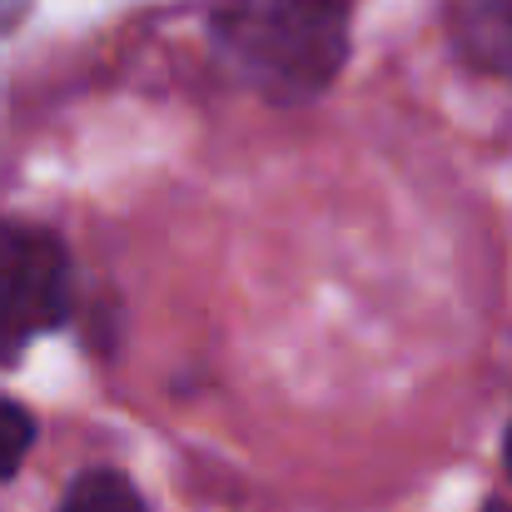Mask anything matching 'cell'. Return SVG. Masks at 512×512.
<instances>
[{"mask_svg": "<svg viewBox=\"0 0 512 512\" xmlns=\"http://www.w3.org/2000/svg\"><path fill=\"white\" fill-rule=\"evenodd\" d=\"M453 30L478 70L512 80V0H453Z\"/></svg>", "mask_w": 512, "mask_h": 512, "instance_id": "obj_3", "label": "cell"}, {"mask_svg": "<svg viewBox=\"0 0 512 512\" xmlns=\"http://www.w3.org/2000/svg\"><path fill=\"white\" fill-rule=\"evenodd\" d=\"M30 448H35V418L15 398L0 393V478H15Z\"/></svg>", "mask_w": 512, "mask_h": 512, "instance_id": "obj_5", "label": "cell"}, {"mask_svg": "<svg viewBox=\"0 0 512 512\" xmlns=\"http://www.w3.org/2000/svg\"><path fill=\"white\" fill-rule=\"evenodd\" d=\"M353 0H219L214 45L259 95L314 100L348 60Z\"/></svg>", "mask_w": 512, "mask_h": 512, "instance_id": "obj_1", "label": "cell"}, {"mask_svg": "<svg viewBox=\"0 0 512 512\" xmlns=\"http://www.w3.org/2000/svg\"><path fill=\"white\" fill-rule=\"evenodd\" d=\"M503 453H508V473H512V428H508V448Z\"/></svg>", "mask_w": 512, "mask_h": 512, "instance_id": "obj_6", "label": "cell"}, {"mask_svg": "<svg viewBox=\"0 0 512 512\" xmlns=\"http://www.w3.org/2000/svg\"><path fill=\"white\" fill-rule=\"evenodd\" d=\"M60 512H145V498L135 493V483L115 468H90L70 483V493L60 498Z\"/></svg>", "mask_w": 512, "mask_h": 512, "instance_id": "obj_4", "label": "cell"}, {"mask_svg": "<svg viewBox=\"0 0 512 512\" xmlns=\"http://www.w3.org/2000/svg\"><path fill=\"white\" fill-rule=\"evenodd\" d=\"M70 314L65 244L35 224H0V368Z\"/></svg>", "mask_w": 512, "mask_h": 512, "instance_id": "obj_2", "label": "cell"}]
</instances>
